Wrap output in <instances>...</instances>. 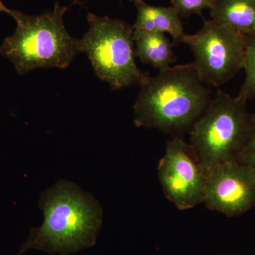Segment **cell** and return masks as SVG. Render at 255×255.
Wrapping results in <instances>:
<instances>
[{
  "label": "cell",
  "mask_w": 255,
  "mask_h": 255,
  "mask_svg": "<svg viewBox=\"0 0 255 255\" xmlns=\"http://www.w3.org/2000/svg\"><path fill=\"white\" fill-rule=\"evenodd\" d=\"M44 221L31 230L16 255L31 250L69 255L95 246L102 226V209L90 194L68 181H59L41 194Z\"/></svg>",
  "instance_id": "1"
},
{
  "label": "cell",
  "mask_w": 255,
  "mask_h": 255,
  "mask_svg": "<svg viewBox=\"0 0 255 255\" xmlns=\"http://www.w3.org/2000/svg\"><path fill=\"white\" fill-rule=\"evenodd\" d=\"M140 87L133 107L135 126L158 129L172 137L190 132L211 100L209 86L191 63L148 75Z\"/></svg>",
  "instance_id": "2"
},
{
  "label": "cell",
  "mask_w": 255,
  "mask_h": 255,
  "mask_svg": "<svg viewBox=\"0 0 255 255\" xmlns=\"http://www.w3.org/2000/svg\"><path fill=\"white\" fill-rule=\"evenodd\" d=\"M67 10L57 2L53 11L39 15L14 11L17 26L12 36L5 38L0 53L14 64L18 74L38 68H68L80 53V40L64 26Z\"/></svg>",
  "instance_id": "3"
},
{
  "label": "cell",
  "mask_w": 255,
  "mask_h": 255,
  "mask_svg": "<svg viewBox=\"0 0 255 255\" xmlns=\"http://www.w3.org/2000/svg\"><path fill=\"white\" fill-rule=\"evenodd\" d=\"M255 127L246 102L218 89L216 97L191 128L189 143L209 170L217 164L238 159Z\"/></svg>",
  "instance_id": "4"
},
{
  "label": "cell",
  "mask_w": 255,
  "mask_h": 255,
  "mask_svg": "<svg viewBox=\"0 0 255 255\" xmlns=\"http://www.w3.org/2000/svg\"><path fill=\"white\" fill-rule=\"evenodd\" d=\"M89 29L80 40V53H86L96 75L113 90L137 85L148 74L135 63L133 26L123 20L89 13Z\"/></svg>",
  "instance_id": "5"
},
{
  "label": "cell",
  "mask_w": 255,
  "mask_h": 255,
  "mask_svg": "<svg viewBox=\"0 0 255 255\" xmlns=\"http://www.w3.org/2000/svg\"><path fill=\"white\" fill-rule=\"evenodd\" d=\"M182 43L190 48L193 68L207 86L219 89L244 69V35L214 20H205L196 33L186 34Z\"/></svg>",
  "instance_id": "6"
},
{
  "label": "cell",
  "mask_w": 255,
  "mask_h": 255,
  "mask_svg": "<svg viewBox=\"0 0 255 255\" xmlns=\"http://www.w3.org/2000/svg\"><path fill=\"white\" fill-rule=\"evenodd\" d=\"M157 170L164 195L178 209H190L203 203L208 170L183 137L167 141Z\"/></svg>",
  "instance_id": "7"
},
{
  "label": "cell",
  "mask_w": 255,
  "mask_h": 255,
  "mask_svg": "<svg viewBox=\"0 0 255 255\" xmlns=\"http://www.w3.org/2000/svg\"><path fill=\"white\" fill-rule=\"evenodd\" d=\"M203 203L229 217L246 214L255 204V172L238 159L211 167Z\"/></svg>",
  "instance_id": "8"
},
{
  "label": "cell",
  "mask_w": 255,
  "mask_h": 255,
  "mask_svg": "<svg viewBox=\"0 0 255 255\" xmlns=\"http://www.w3.org/2000/svg\"><path fill=\"white\" fill-rule=\"evenodd\" d=\"M137 16L134 29L157 32L172 36L174 45L182 43L187 33L177 10L173 6H157L145 2L143 0H134Z\"/></svg>",
  "instance_id": "9"
},
{
  "label": "cell",
  "mask_w": 255,
  "mask_h": 255,
  "mask_svg": "<svg viewBox=\"0 0 255 255\" xmlns=\"http://www.w3.org/2000/svg\"><path fill=\"white\" fill-rule=\"evenodd\" d=\"M133 39L135 57L158 71L169 68L177 60L173 43L164 33L134 29Z\"/></svg>",
  "instance_id": "10"
},
{
  "label": "cell",
  "mask_w": 255,
  "mask_h": 255,
  "mask_svg": "<svg viewBox=\"0 0 255 255\" xmlns=\"http://www.w3.org/2000/svg\"><path fill=\"white\" fill-rule=\"evenodd\" d=\"M211 19L242 34L255 33V0H214Z\"/></svg>",
  "instance_id": "11"
},
{
  "label": "cell",
  "mask_w": 255,
  "mask_h": 255,
  "mask_svg": "<svg viewBox=\"0 0 255 255\" xmlns=\"http://www.w3.org/2000/svg\"><path fill=\"white\" fill-rule=\"evenodd\" d=\"M246 78L237 96L246 102L255 97V33L245 36V64Z\"/></svg>",
  "instance_id": "12"
},
{
  "label": "cell",
  "mask_w": 255,
  "mask_h": 255,
  "mask_svg": "<svg viewBox=\"0 0 255 255\" xmlns=\"http://www.w3.org/2000/svg\"><path fill=\"white\" fill-rule=\"evenodd\" d=\"M214 0H172V6L180 17L202 14L203 10L211 9Z\"/></svg>",
  "instance_id": "13"
},
{
  "label": "cell",
  "mask_w": 255,
  "mask_h": 255,
  "mask_svg": "<svg viewBox=\"0 0 255 255\" xmlns=\"http://www.w3.org/2000/svg\"><path fill=\"white\" fill-rule=\"evenodd\" d=\"M238 159L249 166L255 172V127L249 140L241 151Z\"/></svg>",
  "instance_id": "14"
},
{
  "label": "cell",
  "mask_w": 255,
  "mask_h": 255,
  "mask_svg": "<svg viewBox=\"0 0 255 255\" xmlns=\"http://www.w3.org/2000/svg\"><path fill=\"white\" fill-rule=\"evenodd\" d=\"M14 10H11L6 7V6L3 4L2 1L0 0V12H6L12 16L13 14H14Z\"/></svg>",
  "instance_id": "15"
},
{
  "label": "cell",
  "mask_w": 255,
  "mask_h": 255,
  "mask_svg": "<svg viewBox=\"0 0 255 255\" xmlns=\"http://www.w3.org/2000/svg\"><path fill=\"white\" fill-rule=\"evenodd\" d=\"M252 116H253V121H254V122L255 123V113L252 114Z\"/></svg>",
  "instance_id": "16"
},
{
  "label": "cell",
  "mask_w": 255,
  "mask_h": 255,
  "mask_svg": "<svg viewBox=\"0 0 255 255\" xmlns=\"http://www.w3.org/2000/svg\"><path fill=\"white\" fill-rule=\"evenodd\" d=\"M130 1H134V0H130Z\"/></svg>",
  "instance_id": "17"
}]
</instances>
